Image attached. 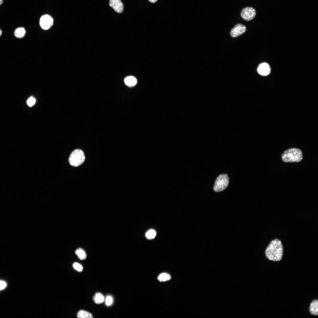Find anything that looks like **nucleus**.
<instances>
[{
  "instance_id": "5701e85b",
  "label": "nucleus",
  "mask_w": 318,
  "mask_h": 318,
  "mask_svg": "<svg viewBox=\"0 0 318 318\" xmlns=\"http://www.w3.org/2000/svg\"><path fill=\"white\" fill-rule=\"evenodd\" d=\"M3 0H0V6L3 3Z\"/></svg>"
},
{
  "instance_id": "20e7f679",
  "label": "nucleus",
  "mask_w": 318,
  "mask_h": 318,
  "mask_svg": "<svg viewBox=\"0 0 318 318\" xmlns=\"http://www.w3.org/2000/svg\"><path fill=\"white\" fill-rule=\"evenodd\" d=\"M229 178L227 174H222L217 178L213 187V190L216 192H220L225 190L229 183Z\"/></svg>"
},
{
  "instance_id": "4468645a",
  "label": "nucleus",
  "mask_w": 318,
  "mask_h": 318,
  "mask_svg": "<svg viewBox=\"0 0 318 318\" xmlns=\"http://www.w3.org/2000/svg\"><path fill=\"white\" fill-rule=\"evenodd\" d=\"M75 254L78 258L81 260H84L86 258V253L85 251L82 248H79L77 249L75 251Z\"/></svg>"
},
{
  "instance_id": "a211bd4d",
  "label": "nucleus",
  "mask_w": 318,
  "mask_h": 318,
  "mask_svg": "<svg viewBox=\"0 0 318 318\" xmlns=\"http://www.w3.org/2000/svg\"><path fill=\"white\" fill-rule=\"evenodd\" d=\"M73 266L75 269L78 272H81L83 270V268L82 266L78 263H74L73 264Z\"/></svg>"
},
{
  "instance_id": "dca6fc26",
  "label": "nucleus",
  "mask_w": 318,
  "mask_h": 318,
  "mask_svg": "<svg viewBox=\"0 0 318 318\" xmlns=\"http://www.w3.org/2000/svg\"><path fill=\"white\" fill-rule=\"evenodd\" d=\"M171 278L169 274L166 273H163L158 276V279L160 281H165L169 280Z\"/></svg>"
},
{
  "instance_id": "0eeeda50",
  "label": "nucleus",
  "mask_w": 318,
  "mask_h": 318,
  "mask_svg": "<svg viewBox=\"0 0 318 318\" xmlns=\"http://www.w3.org/2000/svg\"><path fill=\"white\" fill-rule=\"evenodd\" d=\"M246 30V28L244 25L241 24H238L231 29L230 35L233 37H236L243 34Z\"/></svg>"
},
{
  "instance_id": "f3484780",
  "label": "nucleus",
  "mask_w": 318,
  "mask_h": 318,
  "mask_svg": "<svg viewBox=\"0 0 318 318\" xmlns=\"http://www.w3.org/2000/svg\"><path fill=\"white\" fill-rule=\"evenodd\" d=\"M156 235V231L153 229L149 230L146 233L145 235L146 237L148 239L150 240L154 238Z\"/></svg>"
},
{
  "instance_id": "f03ea898",
  "label": "nucleus",
  "mask_w": 318,
  "mask_h": 318,
  "mask_svg": "<svg viewBox=\"0 0 318 318\" xmlns=\"http://www.w3.org/2000/svg\"><path fill=\"white\" fill-rule=\"evenodd\" d=\"M303 155L301 150L297 148H292L285 151L282 154L281 158L285 162H295L300 161Z\"/></svg>"
},
{
  "instance_id": "9b49d317",
  "label": "nucleus",
  "mask_w": 318,
  "mask_h": 318,
  "mask_svg": "<svg viewBox=\"0 0 318 318\" xmlns=\"http://www.w3.org/2000/svg\"><path fill=\"white\" fill-rule=\"evenodd\" d=\"M93 300L95 303L99 304L102 303L104 302L105 298L102 293L97 292L93 296Z\"/></svg>"
},
{
  "instance_id": "6ab92c4d",
  "label": "nucleus",
  "mask_w": 318,
  "mask_h": 318,
  "mask_svg": "<svg viewBox=\"0 0 318 318\" xmlns=\"http://www.w3.org/2000/svg\"><path fill=\"white\" fill-rule=\"evenodd\" d=\"M105 302L107 306L111 305L113 302L112 297L110 295L107 296L105 299Z\"/></svg>"
},
{
  "instance_id": "412c9836",
  "label": "nucleus",
  "mask_w": 318,
  "mask_h": 318,
  "mask_svg": "<svg viewBox=\"0 0 318 318\" xmlns=\"http://www.w3.org/2000/svg\"><path fill=\"white\" fill-rule=\"evenodd\" d=\"M6 286V284L4 281L0 280V291L4 289Z\"/></svg>"
},
{
  "instance_id": "ddd939ff",
  "label": "nucleus",
  "mask_w": 318,
  "mask_h": 318,
  "mask_svg": "<svg viewBox=\"0 0 318 318\" xmlns=\"http://www.w3.org/2000/svg\"><path fill=\"white\" fill-rule=\"evenodd\" d=\"M26 34V31L24 27H20L16 28L14 31V35L17 38H21L23 37Z\"/></svg>"
},
{
  "instance_id": "b1692460",
  "label": "nucleus",
  "mask_w": 318,
  "mask_h": 318,
  "mask_svg": "<svg viewBox=\"0 0 318 318\" xmlns=\"http://www.w3.org/2000/svg\"><path fill=\"white\" fill-rule=\"evenodd\" d=\"M2 33V32L1 30L0 29V37Z\"/></svg>"
},
{
  "instance_id": "4be33fe9",
  "label": "nucleus",
  "mask_w": 318,
  "mask_h": 318,
  "mask_svg": "<svg viewBox=\"0 0 318 318\" xmlns=\"http://www.w3.org/2000/svg\"><path fill=\"white\" fill-rule=\"evenodd\" d=\"M148 1L151 3H153L156 2L158 0H148Z\"/></svg>"
},
{
  "instance_id": "6e6552de",
  "label": "nucleus",
  "mask_w": 318,
  "mask_h": 318,
  "mask_svg": "<svg viewBox=\"0 0 318 318\" xmlns=\"http://www.w3.org/2000/svg\"><path fill=\"white\" fill-rule=\"evenodd\" d=\"M109 4L118 13H122L123 11L124 5L121 0H110Z\"/></svg>"
},
{
  "instance_id": "f257e3e1",
  "label": "nucleus",
  "mask_w": 318,
  "mask_h": 318,
  "mask_svg": "<svg viewBox=\"0 0 318 318\" xmlns=\"http://www.w3.org/2000/svg\"><path fill=\"white\" fill-rule=\"evenodd\" d=\"M283 254V248L281 242L276 239L270 243L265 251V255L267 259L274 261L281 260Z\"/></svg>"
},
{
  "instance_id": "f8f14e48",
  "label": "nucleus",
  "mask_w": 318,
  "mask_h": 318,
  "mask_svg": "<svg viewBox=\"0 0 318 318\" xmlns=\"http://www.w3.org/2000/svg\"><path fill=\"white\" fill-rule=\"evenodd\" d=\"M125 84L129 87H132L135 85L137 83L136 78L132 76H129L124 80Z\"/></svg>"
},
{
  "instance_id": "39448f33",
  "label": "nucleus",
  "mask_w": 318,
  "mask_h": 318,
  "mask_svg": "<svg viewBox=\"0 0 318 318\" xmlns=\"http://www.w3.org/2000/svg\"><path fill=\"white\" fill-rule=\"evenodd\" d=\"M256 11L253 8L247 7L244 8L241 11L240 14L241 17L246 21L253 19L256 15Z\"/></svg>"
},
{
  "instance_id": "aec40b11",
  "label": "nucleus",
  "mask_w": 318,
  "mask_h": 318,
  "mask_svg": "<svg viewBox=\"0 0 318 318\" xmlns=\"http://www.w3.org/2000/svg\"><path fill=\"white\" fill-rule=\"evenodd\" d=\"M35 102V99L33 97H31L28 99L27 103L29 106L31 107L34 104Z\"/></svg>"
},
{
  "instance_id": "1a4fd4ad",
  "label": "nucleus",
  "mask_w": 318,
  "mask_h": 318,
  "mask_svg": "<svg viewBox=\"0 0 318 318\" xmlns=\"http://www.w3.org/2000/svg\"><path fill=\"white\" fill-rule=\"evenodd\" d=\"M258 73L260 75L266 76L268 75L270 73V67L267 63H263L260 64L257 69Z\"/></svg>"
},
{
  "instance_id": "7ed1b4c3",
  "label": "nucleus",
  "mask_w": 318,
  "mask_h": 318,
  "mask_svg": "<svg viewBox=\"0 0 318 318\" xmlns=\"http://www.w3.org/2000/svg\"><path fill=\"white\" fill-rule=\"evenodd\" d=\"M85 156L83 151L79 149H76L71 153L69 159L70 164L74 167L81 165L84 161Z\"/></svg>"
},
{
  "instance_id": "2eb2a0df",
  "label": "nucleus",
  "mask_w": 318,
  "mask_h": 318,
  "mask_svg": "<svg viewBox=\"0 0 318 318\" xmlns=\"http://www.w3.org/2000/svg\"><path fill=\"white\" fill-rule=\"evenodd\" d=\"M77 317L78 318H92L93 316L90 313L83 310H80L78 312Z\"/></svg>"
},
{
  "instance_id": "9d476101",
  "label": "nucleus",
  "mask_w": 318,
  "mask_h": 318,
  "mask_svg": "<svg viewBox=\"0 0 318 318\" xmlns=\"http://www.w3.org/2000/svg\"><path fill=\"white\" fill-rule=\"evenodd\" d=\"M309 311L311 314L317 316L318 314V300L317 299L313 300L310 304Z\"/></svg>"
},
{
  "instance_id": "423d86ee",
  "label": "nucleus",
  "mask_w": 318,
  "mask_h": 318,
  "mask_svg": "<svg viewBox=\"0 0 318 318\" xmlns=\"http://www.w3.org/2000/svg\"><path fill=\"white\" fill-rule=\"evenodd\" d=\"M53 24V19L49 15H43L40 19V25L41 28L44 30L50 29Z\"/></svg>"
}]
</instances>
